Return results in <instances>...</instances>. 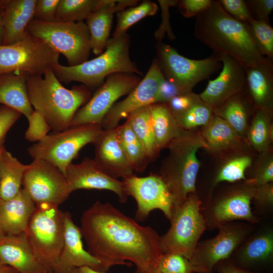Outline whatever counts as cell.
Listing matches in <instances>:
<instances>
[{"label":"cell","instance_id":"1","mask_svg":"<svg viewBox=\"0 0 273 273\" xmlns=\"http://www.w3.org/2000/svg\"><path fill=\"white\" fill-rule=\"evenodd\" d=\"M80 230L87 251L105 272L116 265L134 264V273H155L163 253L160 236L139 224L109 202L96 201L81 217Z\"/></svg>","mask_w":273,"mask_h":273},{"label":"cell","instance_id":"2","mask_svg":"<svg viewBox=\"0 0 273 273\" xmlns=\"http://www.w3.org/2000/svg\"><path fill=\"white\" fill-rule=\"evenodd\" d=\"M195 18L194 36L216 54L229 56L245 68L265 58L256 49L246 24L230 16L218 1L212 0L210 6Z\"/></svg>","mask_w":273,"mask_h":273},{"label":"cell","instance_id":"3","mask_svg":"<svg viewBox=\"0 0 273 273\" xmlns=\"http://www.w3.org/2000/svg\"><path fill=\"white\" fill-rule=\"evenodd\" d=\"M26 87L34 110L44 118L53 132L70 126L78 110L92 96L90 90L83 84L64 87L53 69L43 75H27Z\"/></svg>","mask_w":273,"mask_h":273},{"label":"cell","instance_id":"4","mask_svg":"<svg viewBox=\"0 0 273 273\" xmlns=\"http://www.w3.org/2000/svg\"><path fill=\"white\" fill-rule=\"evenodd\" d=\"M130 38L127 33L109 38L105 51L98 57L73 66L60 63L53 68L61 82L77 81L90 90L101 86L109 75L115 73L142 76L130 57Z\"/></svg>","mask_w":273,"mask_h":273},{"label":"cell","instance_id":"5","mask_svg":"<svg viewBox=\"0 0 273 273\" xmlns=\"http://www.w3.org/2000/svg\"><path fill=\"white\" fill-rule=\"evenodd\" d=\"M166 147L169 154L159 175L171 193L174 210L195 193L200 167L197 153L200 148H210L202 135L185 130Z\"/></svg>","mask_w":273,"mask_h":273},{"label":"cell","instance_id":"6","mask_svg":"<svg viewBox=\"0 0 273 273\" xmlns=\"http://www.w3.org/2000/svg\"><path fill=\"white\" fill-rule=\"evenodd\" d=\"M24 235L40 264L53 272L64 244V212L57 206H36Z\"/></svg>","mask_w":273,"mask_h":273},{"label":"cell","instance_id":"7","mask_svg":"<svg viewBox=\"0 0 273 273\" xmlns=\"http://www.w3.org/2000/svg\"><path fill=\"white\" fill-rule=\"evenodd\" d=\"M103 129L101 124L88 123L70 126L47 134L28 148L33 159L47 161L64 175L66 168L86 145L95 141Z\"/></svg>","mask_w":273,"mask_h":273},{"label":"cell","instance_id":"8","mask_svg":"<svg viewBox=\"0 0 273 273\" xmlns=\"http://www.w3.org/2000/svg\"><path fill=\"white\" fill-rule=\"evenodd\" d=\"M27 31L62 54L69 66L78 65L88 60L92 51L90 38L83 21L44 22L33 19Z\"/></svg>","mask_w":273,"mask_h":273},{"label":"cell","instance_id":"9","mask_svg":"<svg viewBox=\"0 0 273 273\" xmlns=\"http://www.w3.org/2000/svg\"><path fill=\"white\" fill-rule=\"evenodd\" d=\"M201 205L198 197L192 194L173 210L170 228L160 237V246L163 254L177 253L190 259L207 228Z\"/></svg>","mask_w":273,"mask_h":273},{"label":"cell","instance_id":"10","mask_svg":"<svg viewBox=\"0 0 273 273\" xmlns=\"http://www.w3.org/2000/svg\"><path fill=\"white\" fill-rule=\"evenodd\" d=\"M60 55L44 41L28 32L18 42L0 45V75L24 72L43 75L59 64Z\"/></svg>","mask_w":273,"mask_h":273},{"label":"cell","instance_id":"11","mask_svg":"<svg viewBox=\"0 0 273 273\" xmlns=\"http://www.w3.org/2000/svg\"><path fill=\"white\" fill-rule=\"evenodd\" d=\"M157 58L165 78L178 85L184 92L192 91L202 80L209 78L221 67L218 54L201 60L191 59L180 55L170 46L157 41Z\"/></svg>","mask_w":273,"mask_h":273},{"label":"cell","instance_id":"12","mask_svg":"<svg viewBox=\"0 0 273 273\" xmlns=\"http://www.w3.org/2000/svg\"><path fill=\"white\" fill-rule=\"evenodd\" d=\"M22 186L36 206L43 204L59 206L72 193L65 175L57 167L41 159H33L29 164Z\"/></svg>","mask_w":273,"mask_h":273},{"label":"cell","instance_id":"13","mask_svg":"<svg viewBox=\"0 0 273 273\" xmlns=\"http://www.w3.org/2000/svg\"><path fill=\"white\" fill-rule=\"evenodd\" d=\"M141 79L139 75L133 73H115L109 75L88 101L76 112L70 126L101 124L115 102L128 95Z\"/></svg>","mask_w":273,"mask_h":273},{"label":"cell","instance_id":"14","mask_svg":"<svg viewBox=\"0 0 273 273\" xmlns=\"http://www.w3.org/2000/svg\"><path fill=\"white\" fill-rule=\"evenodd\" d=\"M214 237L198 243L190 260L202 273H213L219 262L228 259L247 238L248 224L230 222L218 228Z\"/></svg>","mask_w":273,"mask_h":273},{"label":"cell","instance_id":"15","mask_svg":"<svg viewBox=\"0 0 273 273\" xmlns=\"http://www.w3.org/2000/svg\"><path fill=\"white\" fill-rule=\"evenodd\" d=\"M128 196L136 201L137 209L135 217L144 221L150 212L159 209L169 220L173 211V202L169 189L159 174H151L144 177L133 175L123 179Z\"/></svg>","mask_w":273,"mask_h":273},{"label":"cell","instance_id":"16","mask_svg":"<svg viewBox=\"0 0 273 273\" xmlns=\"http://www.w3.org/2000/svg\"><path fill=\"white\" fill-rule=\"evenodd\" d=\"M254 189L255 186L246 183L244 186L233 190L210 205L203 215L206 227L218 229L238 220L250 224L257 223L258 219L251 207Z\"/></svg>","mask_w":273,"mask_h":273},{"label":"cell","instance_id":"17","mask_svg":"<svg viewBox=\"0 0 273 273\" xmlns=\"http://www.w3.org/2000/svg\"><path fill=\"white\" fill-rule=\"evenodd\" d=\"M164 77L156 59H153L145 76L123 100L115 103L104 117L101 125L104 130L119 125L120 120L142 107L153 103Z\"/></svg>","mask_w":273,"mask_h":273},{"label":"cell","instance_id":"18","mask_svg":"<svg viewBox=\"0 0 273 273\" xmlns=\"http://www.w3.org/2000/svg\"><path fill=\"white\" fill-rule=\"evenodd\" d=\"M65 176L71 192L80 189L108 190L114 193L120 203L127 200L122 180L107 173L94 159L86 157L79 163H71Z\"/></svg>","mask_w":273,"mask_h":273},{"label":"cell","instance_id":"19","mask_svg":"<svg viewBox=\"0 0 273 273\" xmlns=\"http://www.w3.org/2000/svg\"><path fill=\"white\" fill-rule=\"evenodd\" d=\"M64 244L53 272L71 273L76 268L87 266L105 272L101 262L84 249L80 228L68 211L64 212Z\"/></svg>","mask_w":273,"mask_h":273},{"label":"cell","instance_id":"20","mask_svg":"<svg viewBox=\"0 0 273 273\" xmlns=\"http://www.w3.org/2000/svg\"><path fill=\"white\" fill-rule=\"evenodd\" d=\"M218 55L222 69L216 78L209 80L206 88L199 95L204 102L213 109L243 92L245 82V67L229 56Z\"/></svg>","mask_w":273,"mask_h":273},{"label":"cell","instance_id":"21","mask_svg":"<svg viewBox=\"0 0 273 273\" xmlns=\"http://www.w3.org/2000/svg\"><path fill=\"white\" fill-rule=\"evenodd\" d=\"M94 159L112 177L123 179L133 175L134 170L119 143L115 128L103 130L93 143Z\"/></svg>","mask_w":273,"mask_h":273},{"label":"cell","instance_id":"22","mask_svg":"<svg viewBox=\"0 0 273 273\" xmlns=\"http://www.w3.org/2000/svg\"><path fill=\"white\" fill-rule=\"evenodd\" d=\"M36 0H1L0 14L4 29L3 45L23 39L34 18Z\"/></svg>","mask_w":273,"mask_h":273},{"label":"cell","instance_id":"23","mask_svg":"<svg viewBox=\"0 0 273 273\" xmlns=\"http://www.w3.org/2000/svg\"><path fill=\"white\" fill-rule=\"evenodd\" d=\"M139 1L107 0L91 13L85 24L88 29L92 51L96 55L102 54L109 39L114 14L128 7L136 6Z\"/></svg>","mask_w":273,"mask_h":273},{"label":"cell","instance_id":"24","mask_svg":"<svg viewBox=\"0 0 273 273\" xmlns=\"http://www.w3.org/2000/svg\"><path fill=\"white\" fill-rule=\"evenodd\" d=\"M0 261L18 273H48L35 257L24 233L0 237Z\"/></svg>","mask_w":273,"mask_h":273},{"label":"cell","instance_id":"25","mask_svg":"<svg viewBox=\"0 0 273 273\" xmlns=\"http://www.w3.org/2000/svg\"><path fill=\"white\" fill-rule=\"evenodd\" d=\"M252 104L258 109H272L273 104L272 60L265 57L256 65L245 68L244 90Z\"/></svg>","mask_w":273,"mask_h":273},{"label":"cell","instance_id":"26","mask_svg":"<svg viewBox=\"0 0 273 273\" xmlns=\"http://www.w3.org/2000/svg\"><path fill=\"white\" fill-rule=\"evenodd\" d=\"M36 205L22 189L9 200L0 198V228L7 235L24 233Z\"/></svg>","mask_w":273,"mask_h":273},{"label":"cell","instance_id":"27","mask_svg":"<svg viewBox=\"0 0 273 273\" xmlns=\"http://www.w3.org/2000/svg\"><path fill=\"white\" fill-rule=\"evenodd\" d=\"M231 259L238 266L249 270L270 264L273 258V232L265 230L245 240Z\"/></svg>","mask_w":273,"mask_h":273},{"label":"cell","instance_id":"28","mask_svg":"<svg viewBox=\"0 0 273 273\" xmlns=\"http://www.w3.org/2000/svg\"><path fill=\"white\" fill-rule=\"evenodd\" d=\"M24 72H9L0 75V104L24 115L27 119L34 112L28 96Z\"/></svg>","mask_w":273,"mask_h":273},{"label":"cell","instance_id":"29","mask_svg":"<svg viewBox=\"0 0 273 273\" xmlns=\"http://www.w3.org/2000/svg\"><path fill=\"white\" fill-rule=\"evenodd\" d=\"M151 123L158 152L184 131L166 103L150 104Z\"/></svg>","mask_w":273,"mask_h":273},{"label":"cell","instance_id":"30","mask_svg":"<svg viewBox=\"0 0 273 273\" xmlns=\"http://www.w3.org/2000/svg\"><path fill=\"white\" fill-rule=\"evenodd\" d=\"M28 165L20 162L4 147L0 156V198L9 200L22 189V180Z\"/></svg>","mask_w":273,"mask_h":273},{"label":"cell","instance_id":"31","mask_svg":"<svg viewBox=\"0 0 273 273\" xmlns=\"http://www.w3.org/2000/svg\"><path fill=\"white\" fill-rule=\"evenodd\" d=\"M251 102L243 92L213 109V114L224 119L239 134L245 131Z\"/></svg>","mask_w":273,"mask_h":273},{"label":"cell","instance_id":"32","mask_svg":"<svg viewBox=\"0 0 273 273\" xmlns=\"http://www.w3.org/2000/svg\"><path fill=\"white\" fill-rule=\"evenodd\" d=\"M134 133L142 144L147 156L152 162L159 152L151 120L150 105L137 109L130 113L126 118Z\"/></svg>","mask_w":273,"mask_h":273},{"label":"cell","instance_id":"33","mask_svg":"<svg viewBox=\"0 0 273 273\" xmlns=\"http://www.w3.org/2000/svg\"><path fill=\"white\" fill-rule=\"evenodd\" d=\"M115 129L119 143L134 171L143 172L150 162L142 144L126 120Z\"/></svg>","mask_w":273,"mask_h":273},{"label":"cell","instance_id":"34","mask_svg":"<svg viewBox=\"0 0 273 273\" xmlns=\"http://www.w3.org/2000/svg\"><path fill=\"white\" fill-rule=\"evenodd\" d=\"M210 149L223 150L235 145L239 135L222 118L213 114L205 125L202 135Z\"/></svg>","mask_w":273,"mask_h":273},{"label":"cell","instance_id":"35","mask_svg":"<svg viewBox=\"0 0 273 273\" xmlns=\"http://www.w3.org/2000/svg\"><path fill=\"white\" fill-rule=\"evenodd\" d=\"M107 0H60L56 21L76 22L83 21Z\"/></svg>","mask_w":273,"mask_h":273},{"label":"cell","instance_id":"36","mask_svg":"<svg viewBox=\"0 0 273 273\" xmlns=\"http://www.w3.org/2000/svg\"><path fill=\"white\" fill-rule=\"evenodd\" d=\"M271 109H256L248 132L249 140L256 150L265 152L271 142Z\"/></svg>","mask_w":273,"mask_h":273},{"label":"cell","instance_id":"37","mask_svg":"<svg viewBox=\"0 0 273 273\" xmlns=\"http://www.w3.org/2000/svg\"><path fill=\"white\" fill-rule=\"evenodd\" d=\"M156 3L144 1L140 5L123 9L117 13V24L113 36L126 33L127 30L135 23L148 16L154 15L158 10Z\"/></svg>","mask_w":273,"mask_h":273},{"label":"cell","instance_id":"38","mask_svg":"<svg viewBox=\"0 0 273 273\" xmlns=\"http://www.w3.org/2000/svg\"><path fill=\"white\" fill-rule=\"evenodd\" d=\"M259 53L273 60V28L269 23L253 19L245 23Z\"/></svg>","mask_w":273,"mask_h":273},{"label":"cell","instance_id":"39","mask_svg":"<svg viewBox=\"0 0 273 273\" xmlns=\"http://www.w3.org/2000/svg\"><path fill=\"white\" fill-rule=\"evenodd\" d=\"M213 114V108L201 100L175 119L180 127L186 130L199 126H205Z\"/></svg>","mask_w":273,"mask_h":273},{"label":"cell","instance_id":"40","mask_svg":"<svg viewBox=\"0 0 273 273\" xmlns=\"http://www.w3.org/2000/svg\"><path fill=\"white\" fill-rule=\"evenodd\" d=\"M251 163L252 159L248 156H241L232 159L220 169L216 176L215 183H232L245 179V171Z\"/></svg>","mask_w":273,"mask_h":273},{"label":"cell","instance_id":"41","mask_svg":"<svg viewBox=\"0 0 273 273\" xmlns=\"http://www.w3.org/2000/svg\"><path fill=\"white\" fill-rule=\"evenodd\" d=\"M157 270L162 273H202L189 259L177 253L163 254Z\"/></svg>","mask_w":273,"mask_h":273},{"label":"cell","instance_id":"42","mask_svg":"<svg viewBox=\"0 0 273 273\" xmlns=\"http://www.w3.org/2000/svg\"><path fill=\"white\" fill-rule=\"evenodd\" d=\"M27 120L29 125L25 132V138L29 142L37 143L40 141L51 129L42 115L35 110Z\"/></svg>","mask_w":273,"mask_h":273},{"label":"cell","instance_id":"43","mask_svg":"<svg viewBox=\"0 0 273 273\" xmlns=\"http://www.w3.org/2000/svg\"><path fill=\"white\" fill-rule=\"evenodd\" d=\"M201 100L199 95L191 91L175 96L166 104L173 116L176 118Z\"/></svg>","mask_w":273,"mask_h":273},{"label":"cell","instance_id":"44","mask_svg":"<svg viewBox=\"0 0 273 273\" xmlns=\"http://www.w3.org/2000/svg\"><path fill=\"white\" fill-rule=\"evenodd\" d=\"M218 1L223 10L236 20L246 23L253 19L245 1L219 0Z\"/></svg>","mask_w":273,"mask_h":273},{"label":"cell","instance_id":"45","mask_svg":"<svg viewBox=\"0 0 273 273\" xmlns=\"http://www.w3.org/2000/svg\"><path fill=\"white\" fill-rule=\"evenodd\" d=\"M60 0H36L33 19L44 22L56 21Z\"/></svg>","mask_w":273,"mask_h":273},{"label":"cell","instance_id":"46","mask_svg":"<svg viewBox=\"0 0 273 273\" xmlns=\"http://www.w3.org/2000/svg\"><path fill=\"white\" fill-rule=\"evenodd\" d=\"M161 8L162 21L159 28L155 31L154 37L157 41H161L165 33L169 39L173 40L175 38L169 23V7L176 6L178 1H158Z\"/></svg>","mask_w":273,"mask_h":273},{"label":"cell","instance_id":"47","mask_svg":"<svg viewBox=\"0 0 273 273\" xmlns=\"http://www.w3.org/2000/svg\"><path fill=\"white\" fill-rule=\"evenodd\" d=\"M252 18L269 23V16L273 10V0L245 1Z\"/></svg>","mask_w":273,"mask_h":273},{"label":"cell","instance_id":"48","mask_svg":"<svg viewBox=\"0 0 273 273\" xmlns=\"http://www.w3.org/2000/svg\"><path fill=\"white\" fill-rule=\"evenodd\" d=\"M212 0H181L178 1L176 6L185 17H196L207 9Z\"/></svg>","mask_w":273,"mask_h":273},{"label":"cell","instance_id":"49","mask_svg":"<svg viewBox=\"0 0 273 273\" xmlns=\"http://www.w3.org/2000/svg\"><path fill=\"white\" fill-rule=\"evenodd\" d=\"M21 114L7 106H0V148L3 144L8 131L20 118Z\"/></svg>","mask_w":273,"mask_h":273},{"label":"cell","instance_id":"50","mask_svg":"<svg viewBox=\"0 0 273 273\" xmlns=\"http://www.w3.org/2000/svg\"><path fill=\"white\" fill-rule=\"evenodd\" d=\"M182 89L172 81L164 78L160 83L153 103H166L175 96L184 93Z\"/></svg>","mask_w":273,"mask_h":273},{"label":"cell","instance_id":"51","mask_svg":"<svg viewBox=\"0 0 273 273\" xmlns=\"http://www.w3.org/2000/svg\"><path fill=\"white\" fill-rule=\"evenodd\" d=\"M273 180V160L272 157L266 158L259 167L254 176L247 183L254 186H258Z\"/></svg>","mask_w":273,"mask_h":273},{"label":"cell","instance_id":"52","mask_svg":"<svg viewBox=\"0 0 273 273\" xmlns=\"http://www.w3.org/2000/svg\"><path fill=\"white\" fill-rule=\"evenodd\" d=\"M253 200L260 207L272 206L273 203L272 182L255 186Z\"/></svg>","mask_w":273,"mask_h":273},{"label":"cell","instance_id":"53","mask_svg":"<svg viewBox=\"0 0 273 273\" xmlns=\"http://www.w3.org/2000/svg\"><path fill=\"white\" fill-rule=\"evenodd\" d=\"M218 273H255L236 265L230 258L219 262L214 271Z\"/></svg>","mask_w":273,"mask_h":273},{"label":"cell","instance_id":"54","mask_svg":"<svg viewBox=\"0 0 273 273\" xmlns=\"http://www.w3.org/2000/svg\"><path fill=\"white\" fill-rule=\"evenodd\" d=\"M71 273H106L100 271L87 266H83L74 269Z\"/></svg>","mask_w":273,"mask_h":273},{"label":"cell","instance_id":"55","mask_svg":"<svg viewBox=\"0 0 273 273\" xmlns=\"http://www.w3.org/2000/svg\"><path fill=\"white\" fill-rule=\"evenodd\" d=\"M0 273H18V272L13 267L0 261Z\"/></svg>","mask_w":273,"mask_h":273},{"label":"cell","instance_id":"56","mask_svg":"<svg viewBox=\"0 0 273 273\" xmlns=\"http://www.w3.org/2000/svg\"><path fill=\"white\" fill-rule=\"evenodd\" d=\"M4 39V29L2 17L0 14V45L3 44Z\"/></svg>","mask_w":273,"mask_h":273},{"label":"cell","instance_id":"57","mask_svg":"<svg viewBox=\"0 0 273 273\" xmlns=\"http://www.w3.org/2000/svg\"><path fill=\"white\" fill-rule=\"evenodd\" d=\"M5 234L3 232V231L1 230L0 228V237L4 235Z\"/></svg>","mask_w":273,"mask_h":273},{"label":"cell","instance_id":"58","mask_svg":"<svg viewBox=\"0 0 273 273\" xmlns=\"http://www.w3.org/2000/svg\"><path fill=\"white\" fill-rule=\"evenodd\" d=\"M4 148V146H3V147H2L1 148H0V156H1L2 151V150H3V149Z\"/></svg>","mask_w":273,"mask_h":273},{"label":"cell","instance_id":"59","mask_svg":"<svg viewBox=\"0 0 273 273\" xmlns=\"http://www.w3.org/2000/svg\"><path fill=\"white\" fill-rule=\"evenodd\" d=\"M155 273H162V272L156 270V271L155 272Z\"/></svg>","mask_w":273,"mask_h":273},{"label":"cell","instance_id":"60","mask_svg":"<svg viewBox=\"0 0 273 273\" xmlns=\"http://www.w3.org/2000/svg\"><path fill=\"white\" fill-rule=\"evenodd\" d=\"M48 273H54V272L52 271H51V272H49Z\"/></svg>","mask_w":273,"mask_h":273}]
</instances>
